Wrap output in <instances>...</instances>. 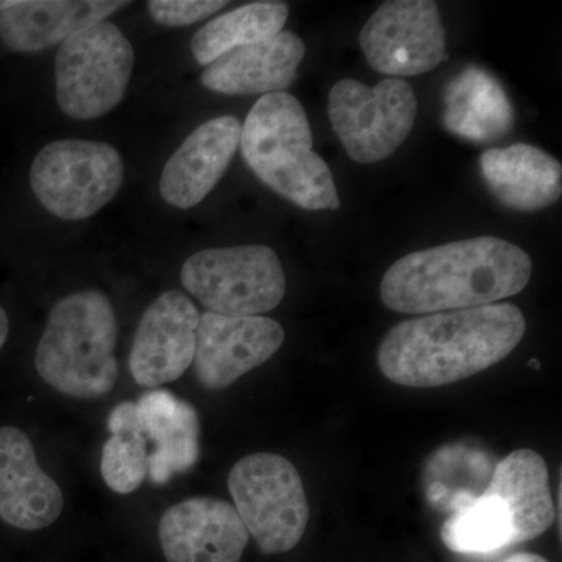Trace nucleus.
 Listing matches in <instances>:
<instances>
[{"label": "nucleus", "instance_id": "f257e3e1", "mask_svg": "<svg viewBox=\"0 0 562 562\" xmlns=\"http://www.w3.org/2000/svg\"><path fill=\"white\" fill-rule=\"evenodd\" d=\"M527 331L512 303L424 314L395 325L380 344V371L406 387L461 382L505 360Z\"/></svg>", "mask_w": 562, "mask_h": 562}, {"label": "nucleus", "instance_id": "f03ea898", "mask_svg": "<svg viewBox=\"0 0 562 562\" xmlns=\"http://www.w3.org/2000/svg\"><path fill=\"white\" fill-rule=\"evenodd\" d=\"M531 273L527 251L480 236L406 255L384 273L380 294L392 312H453L513 297L527 288Z\"/></svg>", "mask_w": 562, "mask_h": 562}, {"label": "nucleus", "instance_id": "7ed1b4c3", "mask_svg": "<svg viewBox=\"0 0 562 562\" xmlns=\"http://www.w3.org/2000/svg\"><path fill=\"white\" fill-rule=\"evenodd\" d=\"M239 146L251 172L286 201L310 211L341 206L330 168L313 150L308 117L294 95H261L247 114Z\"/></svg>", "mask_w": 562, "mask_h": 562}, {"label": "nucleus", "instance_id": "20e7f679", "mask_svg": "<svg viewBox=\"0 0 562 562\" xmlns=\"http://www.w3.org/2000/svg\"><path fill=\"white\" fill-rule=\"evenodd\" d=\"M116 342V313L110 299L95 290L72 292L50 308L36 347V372L68 397H103L120 376Z\"/></svg>", "mask_w": 562, "mask_h": 562}, {"label": "nucleus", "instance_id": "39448f33", "mask_svg": "<svg viewBox=\"0 0 562 562\" xmlns=\"http://www.w3.org/2000/svg\"><path fill=\"white\" fill-rule=\"evenodd\" d=\"M135 50L116 24L101 21L63 41L55 57L58 106L72 120L105 116L125 98Z\"/></svg>", "mask_w": 562, "mask_h": 562}, {"label": "nucleus", "instance_id": "423d86ee", "mask_svg": "<svg viewBox=\"0 0 562 562\" xmlns=\"http://www.w3.org/2000/svg\"><path fill=\"white\" fill-rule=\"evenodd\" d=\"M180 279L206 312L228 317L272 312L286 292L279 257L262 244L198 251L184 261Z\"/></svg>", "mask_w": 562, "mask_h": 562}, {"label": "nucleus", "instance_id": "0eeeda50", "mask_svg": "<svg viewBox=\"0 0 562 562\" xmlns=\"http://www.w3.org/2000/svg\"><path fill=\"white\" fill-rule=\"evenodd\" d=\"M124 177V160L110 144L61 139L47 144L36 155L31 187L52 216L85 221L116 198Z\"/></svg>", "mask_w": 562, "mask_h": 562}, {"label": "nucleus", "instance_id": "6e6552de", "mask_svg": "<svg viewBox=\"0 0 562 562\" xmlns=\"http://www.w3.org/2000/svg\"><path fill=\"white\" fill-rule=\"evenodd\" d=\"M228 490L262 553L290 552L302 541L308 501L297 469L276 453L244 457L228 473Z\"/></svg>", "mask_w": 562, "mask_h": 562}, {"label": "nucleus", "instance_id": "1a4fd4ad", "mask_svg": "<svg viewBox=\"0 0 562 562\" xmlns=\"http://www.w3.org/2000/svg\"><path fill=\"white\" fill-rule=\"evenodd\" d=\"M328 116L351 160L373 165L394 154L412 133L417 99L412 85L386 79L371 88L344 79L328 95Z\"/></svg>", "mask_w": 562, "mask_h": 562}, {"label": "nucleus", "instance_id": "9d476101", "mask_svg": "<svg viewBox=\"0 0 562 562\" xmlns=\"http://www.w3.org/2000/svg\"><path fill=\"white\" fill-rule=\"evenodd\" d=\"M360 44L372 69L392 77L420 76L449 60L439 7L430 0L384 2L362 27Z\"/></svg>", "mask_w": 562, "mask_h": 562}, {"label": "nucleus", "instance_id": "9b49d317", "mask_svg": "<svg viewBox=\"0 0 562 562\" xmlns=\"http://www.w3.org/2000/svg\"><path fill=\"white\" fill-rule=\"evenodd\" d=\"M283 341V327L269 317L205 312L195 333V375L206 390H224L265 364Z\"/></svg>", "mask_w": 562, "mask_h": 562}, {"label": "nucleus", "instance_id": "f8f14e48", "mask_svg": "<svg viewBox=\"0 0 562 562\" xmlns=\"http://www.w3.org/2000/svg\"><path fill=\"white\" fill-rule=\"evenodd\" d=\"M199 319L198 306L183 292H165L151 303L133 338V380L151 390L179 380L194 361Z\"/></svg>", "mask_w": 562, "mask_h": 562}, {"label": "nucleus", "instance_id": "ddd939ff", "mask_svg": "<svg viewBox=\"0 0 562 562\" xmlns=\"http://www.w3.org/2000/svg\"><path fill=\"white\" fill-rule=\"evenodd\" d=\"M158 536L168 562H241L250 538L235 506L211 497L171 506Z\"/></svg>", "mask_w": 562, "mask_h": 562}, {"label": "nucleus", "instance_id": "4468645a", "mask_svg": "<svg viewBox=\"0 0 562 562\" xmlns=\"http://www.w3.org/2000/svg\"><path fill=\"white\" fill-rule=\"evenodd\" d=\"M235 116L203 122L166 161L160 179L162 201L180 210L199 205L216 188L241 144Z\"/></svg>", "mask_w": 562, "mask_h": 562}, {"label": "nucleus", "instance_id": "2eb2a0df", "mask_svg": "<svg viewBox=\"0 0 562 562\" xmlns=\"http://www.w3.org/2000/svg\"><path fill=\"white\" fill-rule=\"evenodd\" d=\"M63 508L60 486L40 468L29 436L20 428H0V519L20 530H43Z\"/></svg>", "mask_w": 562, "mask_h": 562}, {"label": "nucleus", "instance_id": "dca6fc26", "mask_svg": "<svg viewBox=\"0 0 562 562\" xmlns=\"http://www.w3.org/2000/svg\"><path fill=\"white\" fill-rule=\"evenodd\" d=\"M305 44L292 32L227 52L203 70L206 90L227 95L276 94L297 79Z\"/></svg>", "mask_w": 562, "mask_h": 562}, {"label": "nucleus", "instance_id": "f3484780", "mask_svg": "<svg viewBox=\"0 0 562 562\" xmlns=\"http://www.w3.org/2000/svg\"><path fill=\"white\" fill-rule=\"evenodd\" d=\"M128 5L117 0H14L0 13V40L10 50L35 54Z\"/></svg>", "mask_w": 562, "mask_h": 562}, {"label": "nucleus", "instance_id": "a211bd4d", "mask_svg": "<svg viewBox=\"0 0 562 562\" xmlns=\"http://www.w3.org/2000/svg\"><path fill=\"white\" fill-rule=\"evenodd\" d=\"M136 409L140 430L155 446L149 454L150 482L162 486L194 468L201 457V419L194 406L172 392L151 390L140 394Z\"/></svg>", "mask_w": 562, "mask_h": 562}, {"label": "nucleus", "instance_id": "6ab92c4d", "mask_svg": "<svg viewBox=\"0 0 562 562\" xmlns=\"http://www.w3.org/2000/svg\"><path fill=\"white\" fill-rule=\"evenodd\" d=\"M480 171L492 195L506 209L530 213L561 199V162L530 144L484 151Z\"/></svg>", "mask_w": 562, "mask_h": 562}, {"label": "nucleus", "instance_id": "aec40b11", "mask_svg": "<svg viewBox=\"0 0 562 562\" xmlns=\"http://www.w3.org/2000/svg\"><path fill=\"white\" fill-rule=\"evenodd\" d=\"M443 127L472 143H492L514 127V110L502 85L486 69L468 66L443 91Z\"/></svg>", "mask_w": 562, "mask_h": 562}, {"label": "nucleus", "instance_id": "412c9836", "mask_svg": "<svg viewBox=\"0 0 562 562\" xmlns=\"http://www.w3.org/2000/svg\"><path fill=\"white\" fill-rule=\"evenodd\" d=\"M484 492L497 495L512 514L514 543L538 538L557 519L549 469L535 450H516L498 462Z\"/></svg>", "mask_w": 562, "mask_h": 562}, {"label": "nucleus", "instance_id": "4be33fe9", "mask_svg": "<svg viewBox=\"0 0 562 562\" xmlns=\"http://www.w3.org/2000/svg\"><path fill=\"white\" fill-rule=\"evenodd\" d=\"M290 16L284 2H254L206 22L191 41L195 61L210 66L227 52L261 43L283 32Z\"/></svg>", "mask_w": 562, "mask_h": 562}, {"label": "nucleus", "instance_id": "5701e85b", "mask_svg": "<svg viewBox=\"0 0 562 562\" xmlns=\"http://www.w3.org/2000/svg\"><path fill=\"white\" fill-rule=\"evenodd\" d=\"M111 436L102 449L103 482L116 494L138 490L149 475V441L140 430L136 403L121 402L109 416Z\"/></svg>", "mask_w": 562, "mask_h": 562}, {"label": "nucleus", "instance_id": "b1692460", "mask_svg": "<svg viewBox=\"0 0 562 562\" xmlns=\"http://www.w3.org/2000/svg\"><path fill=\"white\" fill-rule=\"evenodd\" d=\"M442 541L454 553L497 552L514 546L512 514L497 495L483 492L454 509L443 524Z\"/></svg>", "mask_w": 562, "mask_h": 562}, {"label": "nucleus", "instance_id": "393cba45", "mask_svg": "<svg viewBox=\"0 0 562 562\" xmlns=\"http://www.w3.org/2000/svg\"><path fill=\"white\" fill-rule=\"evenodd\" d=\"M220 0H150L147 2L151 20L166 27H184L213 16L227 7Z\"/></svg>", "mask_w": 562, "mask_h": 562}, {"label": "nucleus", "instance_id": "a878e982", "mask_svg": "<svg viewBox=\"0 0 562 562\" xmlns=\"http://www.w3.org/2000/svg\"><path fill=\"white\" fill-rule=\"evenodd\" d=\"M10 330V322L9 316H7L5 310L0 305V350H2L3 344H5L7 338H9Z\"/></svg>", "mask_w": 562, "mask_h": 562}, {"label": "nucleus", "instance_id": "bb28decb", "mask_svg": "<svg viewBox=\"0 0 562 562\" xmlns=\"http://www.w3.org/2000/svg\"><path fill=\"white\" fill-rule=\"evenodd\" d=\"M505 562H549L546 558L535 553H517L509 557Z\"/></svg>", "mask_w": 562, "mask_h": 562}, {"label": "nucleus", "instance_id": "cd10ccee", "mask_svg": "<svg viewBox=\"0 0 562 562\" xmlns=\"http://www.w3.org/2000/svg\"><path fill=\"white\" fill-rule=\"evenodd\" d=\"M443 494H446V487L441 486V484H435V486H431L430 492H428V497H430V501L436 502L442 498Z\"/></svg>", "mask_w": 562, "mask_h": 562}, {"label": "nucleus", "instance_id": "c85d7f7f", "mask_svg": "<svg viewBox=\"0 0 562 562\" xmlns=\"http://www.w3.org/2000/svg\"><path fill=\"white\" fill-rule=\"evenodd\" d=\"M14 0H0V13L13 5Z\"/></svg>", "mask_w": 562, "mask_h": 562}, {"label": "nucleus", "instance_id": "c756f323", "mask_svg": "<svg viewBox=\"0 0 562 562\" xmlns=\"http://www.w3.org/2000/svg\"><path fill=\"white\" fill-rule=\"evenodd\" d=\"M528 366H530V368L532 366V368L539 369L541 368V362H539L538 360H531L530 362H528Z\"/></svg>", "mask_w": 562, "mask_h": 562}]
</instances>
